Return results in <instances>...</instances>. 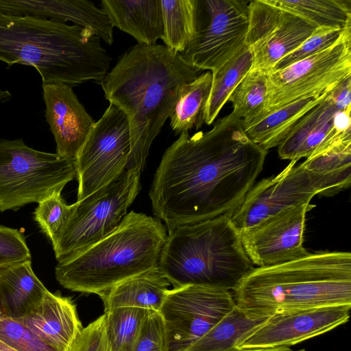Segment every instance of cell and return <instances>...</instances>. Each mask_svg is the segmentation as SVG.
I'll list each match as a JSON object with an SVG mask.
<instances>
[{
  "instance_id": "cb8c5ba5",
  "label": "cell",
  "mask_w": 351,
  "mask_h": 351,
  "mask_svg": "<svg viewBox=\"0 0 351 351\" xmlns=\"http://www.w3.org/2000/svg\"><path fill=\"white\" fill-rule=\"evenodd\" d=\"M267 317L250 315L237 304L202 337L182 351H235L237 344Z\"/></svg>"
},
{
  "instance_id": "7c38bea8",
  "label": "cell",
  "mask_w": 351,
  "mask_h": 351,
  "mask_svg": "<svg viewBox=\"0 0 351 351\" xmlns=\"http://www.w3.org/2000/svg\"><path fill=\"white\" fill-rule=\"evenodd\" d=\"M295 163L291 160L280 173L252 186L230 217L240 232L289 207L308 204L317 194L334 195L344 189L335 180L313 174Z\"/></svg>"
},
{
  "instance_id": "4dcf8cb0",
  "label": "cell",
  "mask_w": 351,
  "mask_h": 351,
  "mask_svg": "<svg viewBox=\"0 0 351 351\" xmlns=\"http://www.w3.org/2000/svg\"><path fill=\"white\" fill-rule=\"evenodd\" d=\"M149 311L121 307L104 312L106 332L111 351H132Z\"/></svg>"
},
{
  "instance_id": "4316f807",
  "label": "cell",
  "mask_w": 351,
  "mask_h": 351,
  "mask_svg": "<svg viewBox=\"0 0 351 351\" xmlns=\"http://www.w3.org/2000/svg\"><path fill=\"white\" fill-rule=\"evenodd\" d=\"M252 53L245 46L213 74L212 86L206 106L204 123L212 124L233 90L250 70Z\"/></svg>"
},
{
  "instance_id": "f546056e",
  "label": "cell",
  "mask_w": 351,
  "mask_h": 351,
  "mask_svg": "<svg viewBox=\"0 0 351 351\" xmlns=\"http://www.w3.org/2000/svg\"><path fill=\"white\" fill-rule=\"evenodd\" d=\"M267 73L260 70H250L232 92L228 101L243 123H248L263 110L267 98Z\"/></svg>"
},
{
  "instance_id": "4fadbf2b",
  "label": "cell",
  "mask_w": 351,
  "mask_h": 351,
  "mask_svg": "<svg viewBox=\"0 0 351 351\" xmlns=\"http://www.w3.org/2000/svg\"><path fill=\"white\" fill-rule=\"evenodd\" d=\"M236 305L232 291L190 285L169 289L160 308L169 351H182L202 337Z\"/></svg>"
},
{
  "instance_id": "277c9868",
  "label": "cell",
  "mask_w": 351,
  "mask_h": 351,
  "mask_svg": "<svg viewBox=\"0 0 351 351\" xmlns=\"http://www.w3.org/2000/svg\"><path fill=\"white\" fill-rule=\"evenodd\" d=\"M100 40L76 25L0 14V61L34 67L43 84L100 83L111 61Z\"/></svg>"
},
{
  "instance_id": "3957f363",
  "label": "cell",
  "mask_w": 351,
  "mask_h": 351,
  "mask_svg": "<svg viewBox=\"0 0 351 351\" xmlns=\"http://www.w3.org/2000/svg\"><path fill=\"white\" fill-rule=\"evenodd\" d=\"M250 315L351 306V254L319 252L282 264L253 267L232 291Z\"/></svg>"
},
{
  "instance_id": "ffe728a7",
  "label": "cell",
  "mask_w": 351,
  "mask_h": 351,
  "mask_svg": "<svg viewBox=\"0 0 351 351\" xmlns=\"http://www.w3.org/2000/svg\"><path fill=\"white\" fill-rule=\"evenodd\" d=\"M48 291L34 274L31 260L0 267V317H25Z\"/></svg>"
},
{
  "instance_id": "5bb4252c",
  "label": "cell",
  "mask_w": 351,
  "mask_h": 351,
  "mask_svg": "<svg viewBox=\"0 0 351 351\" xmlns=\"http://www.w3.org/2000/svg\"><path fill=\"white\" fill-rule=\"evenodd\" d=\"M316 29L305 19L269 0L250 1L246 46L252 53L250 70L269 73Z\"/></svg>"
},
{
  "instance_id": "e0dca14e",
  "label": "cell",
  "mask_w": 351,
  "mask_h": 351,
  "mask_svg": "<svg viewBox=\"0 0 351 351\" xmlns=\"http://www.w3.org/2000/svg\"><path fill=\"white\" fill-rule=\"evenodd\" d=\"M351 306H327L276 313L245 335L238 349L289 347L346 324Z\"/></svg>"
},
{
  "instance_id": "484cf974",
  "label": "cell",
  "mask_w": 351,
  "mask_h": 351,
  "mask_svg": "<svg viewBox=\"0 0 351 351\" xmlns=\"http://www.w3.org/2000/svg\"><path fill=\"white\" fill-rule=\"evenodd\" d=\"M305 19L316 28L345 29L351 25V0H269Z\"/></svg>"
},
{
  "instance_id": "d6986e66",
  "label": "cell",
  "mask_w": 351,
  "mask_h": 351,
  "mask_svg": "<svg viewBox=\"0 0 351 351\" xmlns=\"http://www.w3.org/2000/svg\"><path fill=\"white\" fill-rule=\"evenodd\" d=\"M16 320L56 351H71L83 329L73 301L49 291L32 311Z\"/></svg>"
},
{
  "instance_id": "ac0fdd59",
  "label": "cell",
  "mask_w": 351,
  "mask_h": 351,
  "mask_svg": "<svg viewBox=\"0 0 351 351\" xmlns=\"http://www.w3.org/2000/svg\"><path fill=\"white\" fill-rule=\"evenodd\" d=\"M45 118L56 143V154L75 160L95 121L71 86L43 84Z\"/></svg>"
},
{
  "instance_id": "d590c367",
  "label": "cell",
  "mask_w": 351,
  "mask_h": 351,
  "mask_svg": "<svg viewBox=\"0 0 351 351\" xmlns=\"http://www.w3.org/2000/svg\"><path fill=\"white\" fill-rule=\"evenodd\" d=\"M31 258L24 234L17 229L0 226V267Z\"/></svg>"
},
{
  "instance_id": "f1b7e54d",
  "label": "cell",
  "mask_w": 351,
  "mask_h": 351,
  "mask_svg": "<svg viewBox=\"0 0 351 351\" xmlns=\"http://www.w3.org/2000/svg\"><path fill=\"white\" fill-rule=\"evenodd\" d=\"M301 165L310 173L332 178L344 189L351 184V138L314 152Z\"/></svg>"
},
{
  "instance_id": "ba28073f",
  "label": "cell",
  "mask_w": 351,
  "mask_h": 351,
  "mask_svg": "<svg viewBox=\"0 0 351 351\" xmlns=\"http://www.w3.org/2000/svg\"><path fill=\"white\" fill-rule=\"evenodd\" d=\"M141 174L125 170L72 204L68 219L51 243L58 261L85 250L119 226L141 190Z\"/></svg>"
},
{
  "instance_id": "5b68a950",
  "label": "cell",
  "mask_w": 351,
  "mask_h": 351,
  "mask_svg": "<svg viewBox=\"0 0 351 351\" xmlns=\"http://www.w3.org/2000/svg\"><path fill=\"white\" fill-rule=\"evenodd\" d=\"M167 234L159 219L132 210L110 234L59 260L56 278L70 291L100 295L130 278L158 267Z\"/></svg>"
},
{
  "instance_id": "e575fe53",
  "label": "cell",
  "mask_w": 351,
  "mask_h": 351,
  "mask_svg": "<svg viewBox=\"0 0 351 351\" xmlns=\"http://www.w3.org/2000/svg\"><path fill=\"white\" fill-rule=\"evenodd\" d=\"M132 351H169L167 330L160 312H148Z\"/></svg>"
},
{
  "instance_id": "74e56055",
  "label": "cell",
  "mask_w": 351,
  "mask_h": 351,
  "mask_svg": "<svg viewBox=\"0 0 351 351\" xmlns=\"http://www.w3.org/2000/svg\"><path fill=\"white\" fill-rule=\"evenodd\" d=\"M235 351H305L304 349L299 350H291L289 347H277L268 348H250V349H239Z\"/></svg>"
},
{
  "instance_id": "836d02e7",
  "label": "cell",
  "mask_w": 351,
  "mask_h": 351,
  "mask_svg": "<svg viewBox=\"0 0 351 351\" xmlns=\"http://www.w3.org/2000/svg\"><path fill=\"white\" fill-rule=\"evenodd\" d=\"M345 29L317 28L301 45L282 58L271 71L285 68L329 47L339 39Z\"/></svg>"
},
{
  "instance_id": "d6a6232c",
  "label": "cell",
  "mask_w": 351,
  "mask_h": 351,
  "mask_svg": "<svg viewBox=\"0 0 351 351\" xmlns=\"http://www.w3.org/2000/svg\"><path fill=\"white\" fill-rule=\"evenodd\" d=\"M0 340L17 351H56L21 322L0 317Z\"/></svg>"
},
{
  "instance_id": "8992f818",
  "label": "cell",
  "mask_w": 351,
  "mask_h": 351,
  "mask_svg": "<svg viewBox=\"0 0 351 351\" xmlns=\"http://www.w3.org/2000/svg\"><path fill=\"white\" fill-rule=\"evenodd\" d=\"M230 216L178 226L168 232L158 267L171 285L232 291L254 267Z\"/></svg>"
},
{
  "instance_id": "6da1fadb",
  "label": "cell",
  "mask_w": 351,
  "mask_h": 351,
  "mask_svg": "<svg viewBox=\"0 0 351 351\" xmlns=\"http://www.w3.org/2000/svg\"><path fill=\"white\" fill-rule=\"evenodd\" d=\"M267 154L232 112L208 132H182L165 152L154 176L149 193L154 215L168 232L231 217L254 185Z\"/></svg>"
},
{
  "instance_id": "603a6c76",
  "label": "cell",
  "mask_w": 351,
  "mask_h": 351,
  "mask_svg": "<svg viewBox=\"0 0 351 351\" xmlns=\"http://www.w3.org/2000/svg\"><path fill=\"white\" fill-rule=\"evenodd\" d=\"M330 90L293 101L243 124L245 132L253 142L268 152L278 147L302 117L324 100Z\"/></svg>"
},
{
  "instance_id": "7402d4cb",
  "label": "cell",
  "mask_w": 351,
  "mask_h": 351,
  "mask_svg": "<svg viewBox=\"0 0 351 351\" xmlns=\"http://www.w3.org/2000/svg\"><path fill=\"white\" fill-rule=\"evenodd\" d=\"M171 283L156 267L130 278L103 293L104 312L121 307H134L159 312Z\"/></svg>"
},
{
  "instance_id": "2e32d148",
  "label": "cell",
  "mask_w": 351,
  "mask_h": 351,
  "mask_svg": "<svg viewBox=\"0 0 351 351\" xmlns=\"http://www.w3.org/2000/svg\"><path fill=\"white\" fill-rule=\"evenodd\" d=\"M313 207L311 204L289 207L241 230L242 245L252 263L265 267L308 255L304 232L306 215Z\"/></svg>"
},
{
  "instance_id": "9c48e42d",
  "label": "cell",
  "mask_w": 351,
  "mask_h": 351,
  "mask_svg": "<svg viewBox=\"0 0 351 351\" xmlns=\"http://www.w3.org/2000/svg\"><path fill=\"white\" fill-rule=\"evenodd\" d=\"M248 1L197 0L195 35L179 53L190 66L215 73L246 46Z\"/></svg>"
},
{
  "instance_id": "8fae6325",
  "label": "cell",
  "mask_w": 351,
  "mask_h": 351,
  "mask_svg": "<svg viewBox=\"0 0 351 351\" xmlns=\"http://www.w3.org/2000/svg\"><path fill=\"white\" fill-rule=\"evenodd\" d=\"M75 167L77 200L110 182L125 170L140 173L133 158L127 117L116 106L110 104L94 123L75 159Z\"/></svg>"
},
{
  "instance_id": "d4e9b609",
  "label": "cell",
  "mask_w": 351,
  "mask_h": 351,
  "mask_svg": "<svg viewBox=\"0 0 351 351\" xmlns=\"http://www.w3.org/2000/svg\"><path fill=\"white\" fill-rule=\"evenodd\" d=\"M212 81V72L207 71L182 86L169 116L170 126L176 134L202 126Z\"/></svg>"
},
{
  "instance_id": "8d00e7d4",
  "label": "cell",
  "mask_w": 351,
  "mask_h": 351,
  "mask_svg": "<svg viewBox=\"0 0 351 351\" xmlns=\"http://www.w3.org/2000/svg\"><path fill=\"white\" fill-rule=\"evenodd\" d=\"M71 351H111L104 314L83 328Z\"/></svg>"
},
{
  "instance_id": "f35d334b",
  "label": "cell",
  "mask_w": 351,
  "mask_h": 351,
  "mask_svg": "<svg viewBox=\"0 0 351 351\" xmlns=\"http://www.w3.org/2000/svg\"><path fill=\"white\" fill-rule=\"evenodd\" d=\"M0 351H17L0 340Z\"/></svg>"
},
{
  "instance_id": "83f0119b",
  "label": "cell",
  "mask_w": 351,
  "mask_h": 351,
  "mask_svg": "<svg viewBox=\"0 0 351 351\" xmlns=\"http://www.w3.org/2000/svg\"><path fill=\"white\" fill-rule=\"evenodd\" d=\"M160 3L164 45L180 53L195 33L197 0H160Z\"/></svg>"
},
{
  "instance_id": "1f68e13d",
  "label": "cell",
  "mask_w": 351,
  "mask_h": 351,
  "mask_svg": "<svg viewBox=\"0 0 351 351\" xmlns=\"http://www.w3.org/2000/svg\"><path fill=\"white\" fill-rule=\"evenodd\" d=\"M61 192L56 191L41 200L34 213V220L51 243L65 224L72 209V204L65 202Z\"/></svg>"
},
{
  "instance_id": "30bf717a",
  "label": "cell",
  "mask_w": 351,
  "mask_h": 351,
  "mask_svg": "<svg viewBox=\"0 0 351 351\" xmlns=\"http://www.w3.org/2000/svg\"><path fill=\"white\" fill-rule=\"evenodd\" d=\"M350 76L351 26L329 47L268 73L266 104L260 115L252 121L293 101L329 91Z\"/></svg>"
},
{
  "instance_id": "44dd1931",
  "label": "cell",
  "mask_w": 351,
  "mask_h": 351,
  "mask_svg": "<svg viewBox=\"0 0 351 351\" xmlns=\"http://www.w3.org/2000/svg\"><path fill=\"white\" fill-rule=\"evenodd\" d=\"M113 27L133 36L138 44L155 45L164 27L160 0H102Z\"/></svg>"
},
{
  "instance_id": "52a82bcc",
  "label": "cell",
  "mask_w": 351,
  "mask_h": 351,
  "mask_svg": "<svg viewBox=\"0 0 351 351\" xmlns=\"http://www.w3.org/2000/svg\"><path fill=\"white\" fill-rule=\"evenodd\" d=\"M76 177L75 160L0 139V212L40 202Z\"/></svg>"
},
{
  "instance_id": "7a4b0ae2",
  "label": "cell",
  "mask_w": 351,
  "mask_h": 351,
  "mask_svg": "<svg viewBox=\"0 0 351 351\" xmlns=\"http://www.w3.org/2000/svg\"><path fill=\"white\" fill-rule=\"evenodd\" d=\"M199 71L165 45L137 44L120 57L99 83L106 99L127 117L140 173L182 86L195 80Z\"/></svg>"
},
{
  "instance_id": "9a60e30c",
  "label": "cell",
  "mask_w": 351,
  "mask_h": 351,
  "mask_svg": "<svg viewBox=\"0 0 351 351\" xmlns=\"http://www.w3.org/2000/svg\"><path fill=\"white\" fill-rule=\"evenodd\" d=\"M351 76L306 113L278 146L281 159L298 161L336 141L351 138Z\"/></svg>"
}]
</instances>
